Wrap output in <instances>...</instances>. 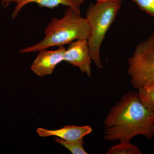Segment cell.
Returning <instances> with one entry per match:
<instances>
[{
  "label": "cell",
  "instance_id": "obj_5",
  "mask_svg": "<svg viewBox=\"0 0 154 154\" xmlns=\"http://www.w3.org/2000/svg\"><path fill=\"white\" fill-rule=\"evenodd\" d=\"M64 61L80 69L82 72L91 77L92 57L88 39H80L69 44L65 51Z\"/></svg>",
  "mask_w": 154,
  "mask_h": 154
},
{
  "label": "cell",
  "instance_id": "obj_4",
  "mask_svg": "<svg viewBox=\"0 0 154 154\" xmlns=\"http://www.w3.org/2000/svg\"><path fill=\"white\" fill-rule=\"evenodd\" d=\"M128 63V74L135 89L139 90L154 82V32L137 45Z\"/></svg>",
  "mask_w": 154,
  "mask_h": 154
},
{
  "label": "cell",
  "instance_id": "obj_9",
  "mask_svg": "<svg viewBox=\"0 0 154 154\" xmlns=\"http://www.w3.org/2000/svg\"><path fill=\"white\" fill-rule=\"evenodd\" d=\"M138 91L141 102L147 109L154 112V82Z\"/></svg>",
  "mask_w": 154,
  "mask_h": 154
},
{
  "label": "cell",
  "instance_id": "obj_16",
  "mask_svg": "<svg viewBox=\"0 0 154 154\" xmlns=\"http://www.w3.org/2000/svg\"><path fill=\"white\" fill-rule=\"evenodd\" d=\"M153 149H154V145H153Z\"/></svg>",
  "mask_w": 154,
  "mask_h": 154
},
{
  "label": "cell",
  "instance_id": "obj_1",
  "mask_svg": "<svg viewBox=\"0 0 154 154\" xmlns=\"http://www.w3.org/2000/svg\"><path fill=\"white\" fill-rule=\"evenodd\" d=\"M103 125L105 140L130 142L140 135L151 140L154 135V112L143 104L138 93L131 91L110 109Z\"/></svg>",
  "mask_w": 154,
  "mask_h": 154
},
{
  "label": "cell",
  "instance_id": "obj_15",
  "mask_svg": "<svg viewBox=\"0 0 154 154\" xmlns=\"http://www.w3.org/2000/svg\"><path fill=\"white\" fill-rule=\"evenodd\" d=\"M76 1H77V2L79 3V4L80 5H82V3L84 2L85 0H76Z\"/></svg>",
  "mask_w": 154,
  "mask_h": 154
},
{
  "label": "cell",
  "instance_id": "obj_7",
  "mask_svg": "<svg viewBox=\"0 0 154 154\" xmlns=\"http://www.w3.org/2000/svg\"><path fill=\"white\" fill-rule=\"evenodd\" d=\"M92 128L89 125L82 126L67 125L63 128L50 130L43 128H37L36 132L41 137L55 136L63 140L74 141L83 138L92 132Z\"/></svg>",
  "mask_w": 154,
  "mask_h": 154
},
{
  "label": "cell",
  "instance_id": "obj_6",
  "mask_svg": "<svg viewBox=\"0 0 154 154\" xmlns=\"http://www.w3.org/2000/svg\"><path fill=\"white\" fill-rule=\"evenodd\" d=\"M65 48L59 47L55 50H43L38 51V55L31 65L32 71L39 77L51 74L55 67L64 61Z\"/></svg>",
  "mask_w": 154,
  "mask_h": 154
},
{
  "label": "cell",
  "instance_id": "obj_10",
  "mask_svg": "<svg viewBox=\"0 0 154 154\" xmlns=\"http://www.w3.org/2000/svg\"><path fill=\"white\" fill-rule=\"evenodd\" d=\"M54 140L63 146L72 154H88L83 147L85 144L83 138L76 140L66 141L60 139L58 137H55Z\"/></svg>",
  "mask_w": 154,
  "mask_h": 154
},
{
  "label": "cell",
  "instance_id": "obj_12",
  "mask_svg": "<svg viewBox=\"0 0 154 154\" xmlns=\"http://www.w3.org/2000/svg\"><path fill=\"white\" fill-rule=\"evenodd\" d=\"M142 11L154 19V0H132Z\"/></svg>",
  "mask_w": 154,
  "mask_h": 154
},
{
  "label": "cell",
  "instance_id": "obj_14",
  "mask_svg": "<svg viewBox=\"0 0 154 154\" xmlns=\"http://www.w3.org/2000/svg\"><path fill=\"white\" fill-rule=\"evenodd\" d=\"M1 5L3 7H8L11 2H13V0H0Z\"/></svg>",
  "mask_w": 154,
  "mask_h": 154
},
{
  "label": "cell",
  "instance_id": "obj_3",
  "mask_svg": "<svg viewBox=\"0 0 154 154\" xmlns=\"http://www.w3.org/2000/svg\"><path fill=\"white\" fill-rule=\"evenodd\" d=\"M121 4L96 3L91 4L86 12V19L91 28L88 45L92 60L100 69L103 68L100 48L110 26L115 21Z\"/></svg>",
  "mask_w": 154,
  "mask_h": 154
},
{
  "label": "cell",
  "instance_id": "obj_13",
  "mask_svg": "<svg viewBox=\"0 0 154 154\" xmlns=\"http://www.w3.org/2000/svg\"><path fill=\"white\" fill-rule=\"evenodd\" d=\"M96 3H112L121 4L122 0H95Z\"/></svg>",
  "mask_w": 154,
  "mask_h": 154
},
{
  "label": "cell",
  "instance_id": "obj_11",
  "mask_svg": "<svg viewBox=\"0 0 154 154\" xmlns=\"http://www.w3.org/2000/svg\"><path fill=\"white\" fill-rule=\"evenodd\" d=\"M107 154H142V152L137 146L130 142H120L109 149Z\"/></svg>",
  "mask_w": 154,
  "mask_h": 154
},
{
  "label": "cell",
  "instance_id": "obj_8",
  "mask_svg": "<svg viewBox=\"0 0 154 154\" xmlns=\"http://www.w3.org/2000/svg\"><path fill=\"white\" fill-rule=\"evenodd\" d=\"M16 6L12 13V18L15 19L23 7L29 3H35L42 7L53 9L60 5L71 8L80 15V5L76 0H13Z\"/></svg>",
  "mask_w": 154,
  "mask_h": 154
},
{
  "label": "cell",
  "instance_id": "obj_2",
  "mask_svg": "<svg viewBox=\"0 0 154 154\" xmlns=\"http://www.w3.org/2000/svg\"><path fill=\"white\" fill-rule=\"evenodd\" d=\"M45 36L38 43L20 50V53L39 51L52 47H61L80 39H89L91 28L86 18L68 8L63 17H54L44 30Z\"/></svg>",
  "mask_w": 154,
  "mask_h": 154
}]
</instances>
